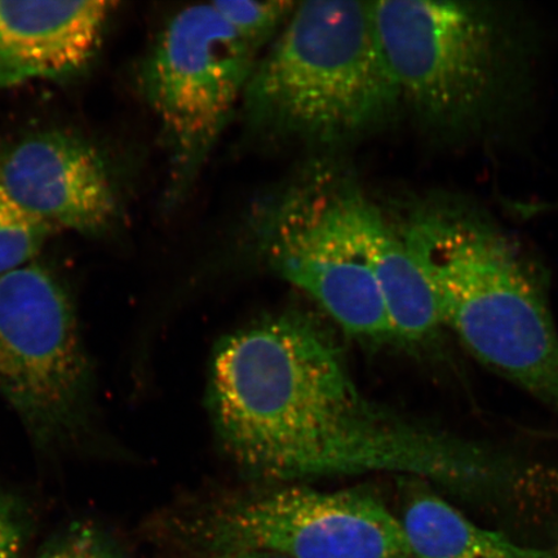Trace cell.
Instances as JSON below:
<instances>
[{"label": "cell", "mask_w": 558, "mask_h": 558, "mask_svg": "<svg viewBox=\"0 0 558 558\" xmlns=\"http://www.w3.org/2000/svg\"><path fill=\"white\" fill-rule=\"evenodd\" d=\"M515 211L523 216H535L549 213H558V202H536V204H515Z\"/></svg>", "instance_id": "cell-17"}, {"label": "cell", "mask_w": 558, "mask_h": 558, "mask_svg": "<svg viewBox=\"0 0 558 558\" xmlns=\"http://www.w3.org/2000/svg\"><path fill=\"white\" fill-rule=\"evenodd\" d=\"M260 56L214 2L185 7L158 35L142 87L170 151L172 199L190 190L207 162Z\"/></svg>", "instance_id": "cell-8"}, {"label": "cell", "mask_w": 558, "mask_h": 558, "mask_svg": "<svg viewBox=\"0 0 558 558\" xmlns=\"http://www.w3.org/2000/svg\"><path fill=\"white\" fill-rule=\"evenodd\" d=\"M376 34L390 73L422 120L445 132L483 124L504 94V34L477 4L372 2Z\"/></svg>", "instance_id": "cell-5"}, {"label": "cell", "mask_w": 558, "mask_h": 558, "mask_svg": "<svg viewBox=\"0 0 558 558\" xmlns=\"http://www.w3.org/2000/svg\"><path fill=\"white\" fill-rule=\"evenodd\" d=\"M177 538L201 557L413 558L401 521L361 490L288 486L209 501L178 518Z\"/></svg>", "instance_id": "cell-7"}, {"label": "cell", "mask_w": 558, "mask_h": 558, "mask_svg": "<svg viewBox=\"0 0 558 558\" xmlns=\"http://www.w3.org/2000/svg\"><path fill=\"white\" fill-rule=\"evenodd\" d=\"M216 10L244 39L260 50L281 32L296 3L251 2V0H219Z\"/></svg>", "instance_id": "cell-14"}, {"label": "cell", "mask_w": 558, "mask_h": 558, "mask_svg": "<svg viewBox=\"0 0 558 558\" xmlns=\"http://www.w3.org/2000/svg\"><path fill=\"white\" fill-rule=\"evenodd\" d=\"M29 532L25 508L11 494L0 492V558H19Z\"/></svg>", "instance_id": "cell-16"}, {"label": "cell", "mask_w": 558, "mask_h": 558, "mask_svg": "<svg viewBox=\"0 0 558 558\" xmlns=\"http://www.w3.org/2000/svg\"><path fill=\"white\" fill-rule=\"evenodd\" d=\"M201 558H286L282 556L274 555V554H265V553H240V554H227V555H216Z\"/></svg>", "instance_id": "cell-18"}, {"label": "cell", "mask_w": 558, "mask_h": 558, "mask_svg": "<svg viewBox=\"0 0 558 558\" xmlns=\"http://www.w3.org/2000/svg\"><path fill=\"white\" fill-rule=\"evenodd\" d=\"M366 195L316 180L291 186L256 216V246L269 267L305 292L341 329L369 343L396 341L362 230Z\"/></svg>", "instance_id": "cell-6"}, {"label": "cell", "mask_w": 558, "mask_h": 558, "mask_svg": "<svg viewBox=\"0 0 558 558\" xmlns=\"http://www.w3.org/2000/svg\"><path fill=\"white\" fill-rule=\"evenodd\" d=\"M0 184L20 208L52 230L102 235L118 218L116 186L100 153L65 132L0 144Z\"/></svg>", "instance_id": "cell-9"}, {"label": "cell", "mask_w": 558, "mask_h": 558, "mask_svg": "<svg viewBox=\"0 0 558 558\" xmlns=\"http://www.w3.org/2000/svg\"><path fill=\"white\" fill-rule=\"evenodd\" d=\"M395 222L428 276L444 327L480 364L558 411V329L518 243L452 199L421 202Z\"/></svg>", "instance_id": "cell-2"}, {"label": "cell", "mask_w": 558, "mask_h": 558, "mask_svg": "<svg viewBox=\"0 0 558 558\" xmlns=\"http://www.w3.org/2000/svg\"><path fill=\"white\" fill-rule=\"evenodd\" d=\"M114 7L0 0V89L81 72L99 48Z\"/></svg>", "instance_id": "cell-10"}, {"label": "cell", "mask_w": 558, "mask_h": 558, "mask_svg": "<svg viewBox=\"0 0 558 558\" xmlns=\"http://www.w3.org/2000/svg\"><path fill=\"white\" fill-rule=\"evenodd\" d=\"M400 521L413 558H558L476 525L423 485L409 494Z\"/></svg>", "instance_id": "cell-12"}, {"label": "cell", "mask_w": 558, "mask_h": 558, "mask_svg": "<svg viewBox=\"0 0 558 558\" xmlns=\"http://www.w3.org/2000/svg\"><path fill=\"white\" fill-rule=\"evenodd\" d=\"M37 558H125L120 544L90 522H75L46 544Z\"/></svg>", "instance_id": "cell-15"}, {"label": "cell", "mask_w": 558, "mask_h": 558, "mask_svg": "<svg viewBox=\"0 0 558 558\" xmlns=\"http://www.w3.org/2000/svg\"><path fill=\"white\" fill-rule=\"evenodd\" d=\"M401 102L372 2L318 0L295 5L257 61L242 108L260 135L330 148L372 134Z\"/></svg>", "instance_id": "cell-3"}, {"label": "cell", "mask_w": 558, "mask_h": 558, "mask_svg": "<svg viewBox=\"0 0 558 558\" xmlns=\"http://www.w3.org/2000/svg\"><path fill=\"white\" fill-rule=\"evenodd\" d=\"M362 230L395 340L410 347L437 344L445 327L428 276L396 222L368 197L362 209Z\"/></svg>", "instance_id": "cell-11"}, {"label": "cell", "mask_w": 558, "mask_h": 558, "mask_svg": "<svg viewBox=\"0 0 558 558\" xmlns=\"http://www.w3.org/2000/svg\"><path fill=\"white\" fill-rule=\"evenodd\" d=\"M52 232L20 208L0 184V274L33 263Z\"/></svg>", "instance_id": "cell-13"}, {"label": "cell", "mask_w": 558, "mask_h": 558, "mask_svg": "<svg viewBox=\"0 0 558 558\" xmlns=\"http://www.w3.org/2000/svg\"><path fill=\"white\" fill-rule=\"evenodd\" d=\"M0 396L44 449L78 444L94 424L95 375L74 303L40 264L0 274Z\"/></svg>", "instance_id": "cell-4"}, {"label": "cell", "mask_w": 558, "mask_h": 558, "mask_svg": "<svg viewBox=\"0 0 558 558\" xmlns=\"http://www.w3.org/2000/svg\"><path fill=\"white\" fill-rule=\"evenodd\" d=\"M207 408L228 457L270 481L399 473L473 501L518 494L532 476L493 445L369 401L343 352L300 313L274 314L221 339Z\"/></svg>", "instance_id": "cell-1"}]
</instances>
